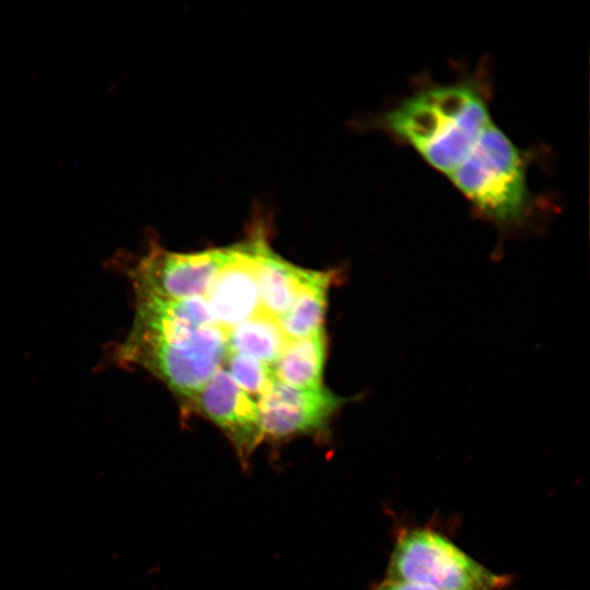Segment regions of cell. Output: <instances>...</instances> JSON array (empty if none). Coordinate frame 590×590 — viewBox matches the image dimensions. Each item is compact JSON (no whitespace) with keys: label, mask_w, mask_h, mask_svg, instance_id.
Returning a JSON list of instances; mask_svg holds the SVG:
<instances>
[{"label":"cell","mask_w":590,"mask_h":590,"mask_svg":"<svg viewBox=\"0 0 590 590\" xmlns=\"http://www.w3.org/2000/svg\"><path fill=\"white\" fill-rule=\"evenodd\" d=\"M327 357L324 329L312 335L288 340L273 366L278 380L297 389L322 387V371Z\"/></svg>","instance_id":"11"},{"label":"cell","mask_w":590,"mask_h":590,"mask_svg":"<svg viewBox=\"0 0 590 590\" xmlns=\"http://www.w3.org/2000/svg\"><path fill=\"white\" fill-rule=\"evenodd\" d=\"M388 578L437 590H502L509 578L498 575L429 528L399 532L389 558Z\"/></svg>","instance_id":"4"},{"label":"cell","mask_w":590,"mask_h":590,"mask_svg":"<svg viewBox=\"0 0 590 590\" xmlns=\"http://www.w3.org/2000/svg\"><path fill=\"white\" fill-rule=\"evenodd\" d=\"M227 353L226 332L215 324L176 338L131 329L117 347L115 358L120 365L146 369L192 405Z\"/></svg>","instance_id":"2"},{"label":"cell","mask_w":590,"mask_h":590,"mask_svg":"<svg viewBox=\"0 0 590 590\" xmlns=\"http://www.w3.org/2000/svg\"><path fill=\"white\" fill-rule=\"evenodd\" d=\"M192 405L223 432L246 468L263 440L257 402L227 370L220 368L201 389Z\"/></svg>","instance_id":"7"},{"label":"cell","mask_w":590,"mask_h":590,"mask_svg":"<svg viewBox=\"0 0 590 590\" xmlns=\"http://www.w3.org/2000/svg\"><path fill=\"white\" fill-rule=\"evenodd\" d=\"M253 236L261 311L279 320L290 308L312 270L299 268L278 255L268 241L266 227L257 225Z\"/></svg>","instance_id":"9"},{"label":"cell","mask_w":590,"mask_h":590,"mask_svg":"<svg viewBox=\"0 0 590 590\" xmlns=\"http://www.w3.org/2000/svg\"><path fill=\"white\" fill-rule=\"evenodd\" d=\"M231 248L228 260L204 297L217 326L225 332L261 311L253 232L250 237Z\"/></svg>","instance_id":"8"},{"label":"cell","mask_w":590,"mask_h":590,"mask_svg":"<svg viewBox=\"0 0 590 590\" xmlns=\"http://www.w3.org/2000/svg\"><path fill=\"white\" fill-rule=\"evenodd\" d=\"M370 590H437V589L422 585V583L387 578L382 582L373 587Z\"/></svg>","instance_id":"15"},{"label":"cell","mask_w":590,"mask_h":590,"mask_svg":"<svg viewBox=\"0 0 590 590\" xmlns=\"http://www.w3.org/2000/svg\"><path fill=\"white\" fill-rule=\"evenodd\" d=\"M135 314L131 329L176 338L217 324L204 297L162 299L135 294Z\"/></svg>","instance_id":"10"},{"label":"cell","mask_w":590,"mask_h":590,"mask_svg":"<svg viewBox=\"0 0 590 590\" xmlns=\"http://www.w3.org/2000/svg\"><path fill=\"white\" fill-rule=\"evenodd\" d=\"M228 373L248 394H259L275 379L273 367L244 353L228 352L225 358Z\"/></svg>","instance_id":"14"},{"label":"cell","mask_w":590,"mask_h":590,"mask_svg":"<svg viewBox=\"0 0 590 590\" xmlns=\"http://www.w3.org/2000/svg\"><path fill=\"white\" fill-rule=\"evenodd\" d=\"M231 246L198 252H173L152 245L129 270L135 294L162 299L205 297L228 260Z\"/></svg>","instance_id":"5"},{"label":"cell","mask_w":590,"mask_h":590,"mask_svg":"<svg viewBox=\"0 0 590 590\" xmlns=\"http://www.w3.org/2000/svg\"><path fill=\"white\" fill-rule=\"evenodd\" d=\"M492 122L485 95L469 82L423 88L376 121L448 179L471 156Z\"/></svg>","instance_id":"1"},{"label":"cell","mask_w":590,"mask_h":590,"mask_svg":"<svg viewBox=\"0 0 590 590\" xmlns=\"http://www.w3.org/2000/svg\"><path fill=\"white\" fill-rule=\"evenodd\" d=\"M226 340L228 352L250 355L271 367L288 341L279 320L263 311L228 330Z\"/></svg>","instance_id":"13"},{"label":"cell","mask_w":590,"mask_h":590,"mask_svg":"<svg viewBox=\"0 0 590 590\" xmlns=\"http://www.w3.org/2000/svg\"><path fill=\"white\" fill-rule=\"evenodd\" d=\"M335 278L334 271L312 270L290 308L279 318L287 340L306 338L323 329L328 290Z\"/></svg>","instance_id":"12"},{"label":"cell","mask_w":590,"mask_h":590,"mask_svg":"<svg viewBox=\"0 0 590 590\" xmlns=\"http://www.w3.org/2000/svg\"><path fill=\"white\" fill-rule=\"evenodd\" d=\"M344 401L323 386L297 389L275 378L257 402L263 439L320 436Z\"/></svg>","instance_id":"6"},{"label":"cell","mask_w":590,"mask_h":590,"mask_svg":"<svg viewBox=\"0 0 590 590\" xmlns=\"http://www.w3.org/2000/svg\"><path fill=\"white\" fill-rule=\"evenodd\" d=\"M449 180L497 224H519L530 211L532 197L521 151L495 122Z\"/></svg>","instance_id":"3"}]
</instances>
